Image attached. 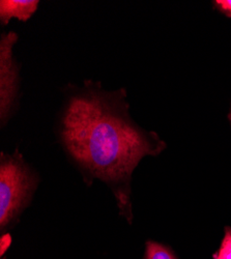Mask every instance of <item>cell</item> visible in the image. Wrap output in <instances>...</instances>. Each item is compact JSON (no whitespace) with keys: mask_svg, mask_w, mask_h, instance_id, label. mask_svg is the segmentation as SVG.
<instances>
[{"mask_svg":"<svg viewBox=\"0 0 231 259\" xmlns=\"http://www.w3.org/2000/svg\"><path fill=\"white\" fill-rule=\"evenodd\" d=\"M214 4L223 14L231 18V0H217Z\"/></svg>","mask_w":231,"mask_h":259,"instance_id":"cell-7","label":"cell"},{"mask_svg":"<svg viewBox=\"0 0 231 259\" xmlns=\"http://www.w3.org/2000/svg\"><path fill=\"white\" fill-rule=\"evenodd\" d=\"M33 187L32 177L24 165L3 156L0 166V225L5 228L23 208Z\"/></svg>","mask_w":231,"mask_h":259,"instance_id":"cell-2","label":"cell"},{"mask_svg":"<svg viewBox=\"0 0 231 259\" xmlns=\"http://www.w3.org/2000/svg\"><path fill=\"white\" fill-rule=\"evenodd\" d=\"M62 137L71 155L104 180L128 178L146 155L165 147L151 140L104 98H73L62 120Z\"/></svg>","mask_w":231,"mask_h":259,"instance_id":"cell-1","label":"cell"},{"mask_svg":"<svg viewBox=\"0 0 231 259\" xmlns=\"http://www.w3.org/2000/svg\"><path fill=\"white\" fill-rule=\"evenodd\" d=\"M230 119H231V114H230Z\"/></svg>","mask_w":231,"mask_h":259,"instance_id":"cell-8","label":"cell"},{"mask_svg":"<svg viewBox=\"0 0 231 259\" xmlns=\"http://www.w3.org/2000/svg\"><path fill=\"white\" fill-rule=\"evenodd\" d=\"M17 34L10 32L4 35L0 42V109L2 118L6 119L13 107L17 89V69L12 60V47L17 40Z\"/></svg>","mask_w":231,"mask_h":259,"instance_id":"cell-3","label":"cell"},{"mask_svg":"<svg viewBox=\"0 0 231 259\" xmlns=\"http://www.w3.org/2000/svg\"><path fill=\"white\" fill-rule=\"evenodd\" d=\"M37 6V0H2L0 19L5 24H8L12 18L27 21L35 13Z\"/></svg>","mask_w":231,"mask_h":259,"instance_id":"cell-4","label":"cell"},{"mask_svg":"<svg viewBox=\"0 0 231 259\" xmlns=\"http://www.w3.org/2000/svg\"><path fill=\"white\" fill-rule=\"evenodd\" d=\"M215 259H231V229L226 228L224 239Z\"/></svg>","mask_w":231,"mask_h":259,"instance_id":"cell-6","label":"cell"},{"mask_svg":"<svg viewBox=\"0 0 231 259\" xmlns=\"http://www.w3.org/2000/svg\"><path fill=\"white\" fill-rule=\"evenodd\" d=\"M145 259H177L174 253L167 247L155 243L149 242L146 244V256Z\"/></svg>","mask_w":231,"mask_h":259,"instance_id":"cell-5","label":"cell"}]
</instances>
